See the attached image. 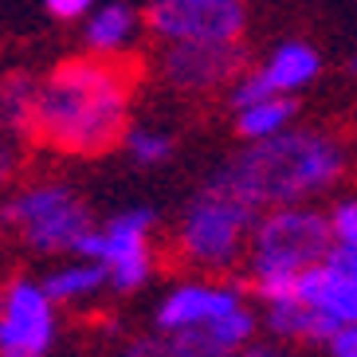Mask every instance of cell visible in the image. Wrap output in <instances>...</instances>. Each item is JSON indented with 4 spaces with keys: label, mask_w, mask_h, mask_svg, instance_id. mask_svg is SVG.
Wrapping results in <instances>:
<instances>
[{
    "label": "cell",
    "mask_w": 357,
    "mask_h": 357,
    "mask_svg": "<svg viewBox=\"0 0 357 357\" xmlns=\"http://www.w3.org/2000/svg\"><path fill=\"white\" fill-rule=\"evenodd\" d=\"M52 294L43 287L16 279L0 303V357H47L55 337Z\"/></svg>",
    "instance_id": "obj_8"
},
{
    "label": "cell",
    "mask_w": 357,
    "mask_h": 357,
    "mask_svg": "<svg viewBox=\"0 0 357 357\" xmlns=\"http://www.w3.org/2000/svg\"><path fill=\"white\" fill-rule=\"evenodd\" d=\"M298 298L334 314L342 326H357V275L334 267L330 259L298 275Z\"/></svg>",
    "instance_id": "obj_11"
},
{
    "label": "cell",
    "mask_w": 357,
    "mask_h": 357,
    "mask_svg": "<svg viewBox=\"0 0 357 357\" xmlns=\"http://www.w3.org/2000/svg\"><path fill=\"white\" fill-rule=\"evenodd\" d=\"M255 224H259V204L240 197L231 185H224L212 173V181L197 192V200L185 212V224L177 236L181 255L197 267H208V271L231 267L248 236L255 231Z\"/></svg>",
    "instance_id": "obj_3"
},
{
    "label": "cell",
    "mask_w": 357,
    "mask_h": 357,
    "mask_svg": "<svg viewBox=\"0 0 357 357\" xmlns=\"http://www.w3.org/2000/svg\"><path fill=\"white\" fill-rule=\"evenodd\" d=\"M236 357H287L283 349H275V346H248V349H240Z\"/></svg>",
    "instance_id": "obj_24"
},
{
    "label": "cell",
    "mask_w": 357,
    "mask_h": 357,
    "mask_svg": "<svg viewBox=\"0 0 357 357\" xmlns=\"http://www.w3.org/2000/svg\"><path fill=\"white\" fill-rule=\"evenodd\" d=\"M130 91H134L130 63H114L106 55L67 59L36 91L28 134L59 153L79 158L106 153L126 137Z\"/></svg>",
    "instance_id": "obj_1"
},
{
    "label": "cell",
    "mask_w": 357,
    "mask_h": 357,
    "mask_svg": "<svg viewBox=\"0 0 357 357\" xmlns=\"http://www.w3.org/2000/svg\"><path fill=\"white\" fill-rule=\"evenodd\" d=\"M354 71H357V59H354Z\"/></svg>",
    "instance_id": "obj_26"
},
{
    "label": "cell",
    "mask_w": 357,
    "mask_h": 357,
    "mask_svg": "<svg viewBox=\"0 0 357 357\" xmlns=\"http://www.w3.org/2000/svg\"><path fill=\"white\" fill-rule=\"evenodd\" d=\"M334 252V224L314 208H271L252 231L255 275H303Z\"/></svg>",
    "instance_id": "obj_4"
},
{
    "label": "cell",
    "mask_w": 357,
    "mask_h": 357,
    "mask_svg": "<svg viewBox=\"0 0 357 357\" xmlns=\"http://www.w3.org/2000/svg\"><path fill=\"white\" fill-rule=\"evenodd\" d=\"M291 118H294V102L287 95H275V98H263V102L248 106V110H236V130L248 142H263V137H275L283 130H291Z\"/></svg>",
    "instance_id": "obj_15"
},
{
    "label": "cell",
    "mask_w": 357,
    "mask_h": 357,
    "mask_svg": "<svg viewBox=\"0 0 357 357\" xmlns=\"http://www.w3.org/2000/svg\"><path fill=\"white\" fill-rule=\"evenodd\" d=\"M122 357H181V354L173 346V337L161 334V337H137V342H130Z\"/></svg>",
    "instance_id": "obj_21"
},
{
    "label": "cell",
    "mask_w": 357,
    "mask_h": 357,
    "mask_svg": "<svg viewBox=\"0 0 357 357\" xmlns=\"http://www.w3.org/2000/svg\"><path fill=\"white\" fill-rule=\"evenodd\" d=\"M342 169L346 153L330 134L283 130L263 142H248V149H240L216 177L259 208H287L294 200L330 189Z\"/></svg>",
    "instance_id": "obj_2"
},
{
    "label": "cell",
    "mask_w": 357,
    "mask_h": 357,
    "mask_svg": "<svg viewBox=\"0 0 357 357\" xmlns=\"http://www.w3.org/2000/svg\"><path fill=\"white\" fill-rule=\"evenodd\" d=\"M134 32H137L134 12H130L126 4H106V8L91 12L83 40H86V47H91V55H106V59H114V55H122L130 47Z\"/></svg>",
    "instance_id": "obj_14"
},
{
    "label": "cell",
    "mask_w": 357,
    "mask_h": 357,
    "mask_svg": "<svg viewBox=\"0 0 357 357\" xmlns=\"http://www.w3.org/2000/svg\"><path fill=\"white\" fill-rule=\"evenodd\" d=\"M126 149L137 165H158L173 153V137L161 134V130H149V126H137L126 134Z\"/></svg>",
    "instance_id": "obj_19"
},
{
    "label": "cell",
    "mask_w": 357,
    "mask_h": 357,
    "mask_svg": "<svg viewBox=\"0 0 357 357\" xmlns=\"http://www.w3.org/2000/svg\"><path fill=\"white\" fill-rule=\"evenodd\" d=\"M8 165V146H4V137H0V169Z\"/></svg>",
    "instance_id": "obj_25"
},
{
    "label": "cell",
    "mask_w": 357,
    "mask_h": 357,
    "mask_svg": "<svg viewBox=\"0 0 357 357\" xmlns=\"http://www.w3.org/2000/svg\"><path fill=\"white\" fill-rule=\"evenodd\" d=\"M149 228H153V212L149 208L122 212L106 228L86 231L75 252L83 259L102 263L118 291H134L149 279V240H146Z\"/></svg>",
    "instance_id": "obj_7"
},
{
    "label": "cell",
    "mask_w": 357,
    "mask_h": 357,
    "mask_svg": "<svg viewBox=\"0 0 357 357\" xmlns=\"http://www.w3.org/2000/svg\"><path fill=\"white\" fill-rule=\"evenodd\" d=\"M149 32L165 43H240L243 0H149Z\"/></svg>",
    "instance_id": "obj_6"
},
{
    "label": "cell",
    "mask_w": 357,
    "mask_h": 357,
    "mask_svg": "<svg viewBox=\"0 0 357 357\" xmlns=\"http://www.w3.org/2000/svg\"><path fill=\"white\" fill-rule=\"evenodd\" d=\"M36 91H40V83H32L28 75H4L0 79V118L16 130H32Z\"/></svg>",
    "instance_id": "obj_17"
},
{
    "label": "cell",
    "mask_w": 357,
    "mask_h": 357,
    "mask_svg": "<svg viewBox=\"0 0 357 357\" xmlns=\"http://www.w3.org/2000/svg\"><path fill=\"white\" fill-rule=\"evenodd\" d=\"M271 334L279 337H303V342H334L342 322L334 314H326L318 306L303 303V298H291V303H271V314H267Z\"/></svg>",
    "instance_id": "obj_13"
},
{
    "label": "cell",
    "mask_w": 357,
    "mask_h": 357,
    "mask_svg": "<svg viewBox=\"0 0 357 357\" xmlns=\"http://www.w3.org/2000/svg\"><path fill=\"white\" fill-rule=\"evenodd\" d=\"M330 354L334 357H357V326H342L337 337L330 342Z\"/></svg>",
    "instance_id": "obj_23"
},
{
    "label": "cell",
    "mask_w": 357,
    "mask_h": 357,
    "mask_svg": "<svg viewBox=\"0 0 357 357\" xmlns=\"http://www.w3.org/2000/svg\"><path fill=\"white\" fill-rule=\"evenodd\" d=\"M43 4H47V12L55 20H79V16H86L95 8V0H43Z\"/></svg>",
    "instance_id": "obj_22"
},
{
    "label": "cell",
    "mask_w": 357,
    "mask_h": 357,
    "mask_svg": "<svg viewBox=\"0 0 357 357\" xmlns=\"http://www.w3.org/2000/svg\"><path fill=\"white\" fill-rule=\"evenodd\" d=\"M243 55L240 43H169L165 55H161V75L177 91H216L231 79V75H243Z\"/></svg>",
    "instance_id": "obj_9"
},
{
    "label": "cell",
    "mask_w": 357,
    "mask_h": 357,
    "mask_svg": "<svg viewBox=\"0 0 357 357\" xmlns=\"http://www.w3.org/2000/svg\"><path fill=\"white\" fill-rule=\"evenodd\" d=\"M0 220L24 236L36 252H75L79 240L95 228L91 212L67 185H32L0 208Z\"/></svg>",
    "instance_id": "obj_5"
},
{
    "label": "cell",
    "mask_w": 357,
    "mask_h": 357,
    "mask_svg": "<svg viewBox=\"0 0 357 357\" xmlns=\"http://www.w3.org/2000/svg\"><path fill=\"white\" fill-rule=\"evenodd\" d=\"M173 346L181 357H236V349H228L220 337L212 334V326H189V330H173Z\"/></svg>",
    "instance_id": "obj_18"
},
{
    "label": "cell",
    "mask_w": 357,
    "mask_h": 357,
    "mask_svg": "<svg viewBox=\"0 0 357 357\" xmlns=\"http://www.w3.org/2000/svg\"><path fill=\"white\" fill-rule=\"evenodd\" d=\"M240 310V291L236 287H212V283H189L173 291L158 310V326L165 334L173 330H189V326H204L216 318Z\"/></svg>",
    "instance_id": "obj_10"
},
{
    "label": "cell",
    "mask_w": 357,
    "mask_h": 357,
    "mask_svg": "<svg viewBox=\"0 0 357 357\" xmlns=\"http://www.w3.org/2000/svg\"><path fill=\"white\" fill-rule=\"evenodd\" d=\"M106 279H110V271H106L102 263L86 259V263H75V267H63V271L47 275L43 291L52 294L55 303H71V298H86V294H95Z\"/></svg>",
    "instance_id": "obj_16"
},
{
    "label": "cell",
    "mask_w": 357,
    "mask_h": 357,
    "mask_svg": "<svg viewBox=\"0 0 357 357\" xmlns=\"http://www.w3.org/2000/svg\"><path fill=\"white\" fill-rule=\"evenodd\" d=\"M330 224H334L337 243H354L357 248V200H342V204L330 212Z\"/></svg>",
    "instance_id": "obj_20"
},
{
    "label": "cell",
    "mask_w": 357,
    "mask_h": 357,
    "mask_svg": "<svg viewBox=\"0 0 357 357\" xmlns=\"http://www.w3.org/2000/svg\"><path fill=\"white\" fill-rule=\"evenodd\" d=\"M318 67H322V59H318V52L310 43L287 40V43L275 47L271 59H267L259 71H263V79L271 83L275 95H294V91H303L306 83H314Z\"/></svg>",
    "instance_id": "obj_12"
}]
</instances>
